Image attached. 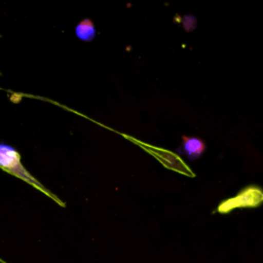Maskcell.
Returning <instances> with one entry per match:
<instances>
[{
  "label": "cell",
  "mask_w": 263,
  "mask_h": 263,
  "mask_svg": "<svg viewBox=\"0 0 263 263\" xmlns=\"http://www.w3.org/2000/svg\"><path fill=\"white\" fill-rule=\"evenodd\" d=\"M0 168L5 171L6 173L25 181L26 183L32 185L37 190L41 191L46 196L50 197L54 200L59 205L66 206V203L61 200L57 195H54L49 189H47L41 182H39L34 176H32L24 164L21 161L20 153L13 149L11 146L0 144Z\"/></svg>",
  "instance_id": "obj_1"
},
{
  "label": "cell",
  "mask_w": 263,
  "mask_h": 263,
  "mask_svg": "<svg viewBox=\"0 0 263 263\" xmlns=\"http://www.w3.org/2000/svg\"><path fill=\"white\" fill-rule=\"evenodd\" d=\"M263 201V191L256 186H249L242 189L235 197L223 201L218 211L220 213H228L234 208H248L258 206Z\"/></svg>",
  "instance_id": "obj_2"
},
{
  "label": "cell",
  "mask_w": 263,
  "mask_h": 263,
  "mask_svg": "<svg viewBox=\"0 0 263 263\" xmlns=\"http://www.w3.org/2000/svg\"><path fill=\"white\" fill-rule=\"evenodd\" d=\"M182 144L178 148L179 154L185 155L188 159L194 160L199 158L205 150V144L199 138L182 137Z\"/></svg>",
  "instance_id": "obj_3"
},
{
  "label": "cell",
  "mask_w": 263,
  "mask_h": 263,
  "mask_svg": "<svg viewBox=\"0 0 263 263\" xmlns=\"http://www.w3.org/2000/svg\"><path fill=\"white\" fill-rule=\"evenodd\" d=\"M75 34L77 38L82 41H91L96 37V28L93 23L88 18L79 22L75 27Z\"/></svg>",
  "instance_id": "obj_4"
}]
</instances>
